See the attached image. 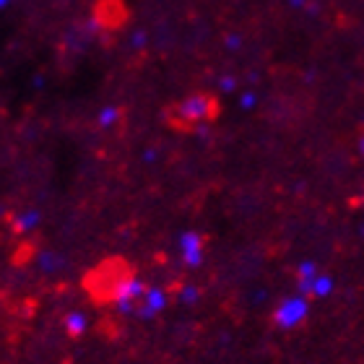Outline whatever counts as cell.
Instances as JSON below:
<instances>
[{
    "label": "cell",
    "instance_id": "1",
    "mask_svg": "<svg viewBox=\"0 0 364 364\" xmlns=\"http://www.w3.org/2000/svg\"><path fill=\"white\" fill-rule=\"evenodd\" d=\"M221 114V102L211 91H193L164 109V122L177 133H196L213 125Z\"/></svg>",
    "mask_w": 364,
    "mask_h": 364
},
{
    "label": "cell",
    "instance_id": "2",
    "mask_svg": "<svg viewBox=\"0 0 364 364\" xmlns=\"http://www.w3.org/2000/svg\"><path fill=\"white\" fill-rule=\"evenodd\" d=\"M86 289L97 302H130L141 291V284L128 263L107 260L86 276Z\"/></svg>",
    "mask_w": 364,
    "mask_h": 364
},
{
    "label": "cell",
    "instance_id": "3",
    "mask_svg": "<svg viewBox=\"0 0 364 364\" xmlns=\"http://www.w3.org/2000/svg\"><path fill=\"white\" fill-rule=\"evenodd\" d=\"M125 3L122 0H99L94 8V18L102 29H120L125 21Z\"/></svg>",
    "mask_w": 364,
    "mask_h": 364
},
{
    "label": "cell",
    "instance_id": "4",
    "mask_svg": "<svg viewBox=\"0 0 364 364\" xmlns=\"http://www.w3.org/2000/svg\"><path fill=\"white\" fill-rule=\"evenodd\" d=\"M304 307L299 302H291V304H284L279 312H276V320H279L281 326H291L296 318H302Z\"/></svg>",
    "mask_w": 364,
    "mask_h": 364
},
{
    "label": "cell",
    "instance_id": "5",
    "mask_svg": "<svg viewBox=\"0 0 364 364\" xmlns=\"http://www.w3.org/2000/svg\"><path fill=\"white\" fill-rule=\"evenodd\" d=\"M65 326H68V333L70 336H78V333H84L86 320L81 318V315H70V318L65 320Z\"/></svg>",
    "mask_w": 364,
    "mask_h": 364
},
{
    "label": "cell",
    "instance_id": "6",
    "mask_svg": "<svg viewBox=\"0 0 364 364\" xmlns=\"http://www.w3.org/2000/svg\"><path fill=\"white\" fill-rule=\"evenodd\" d=\"M359 154L364 156V128L359 130Z\"/></svg>",
    "mask_w": 364,
    "mask_h": 364
}]
</instances>
